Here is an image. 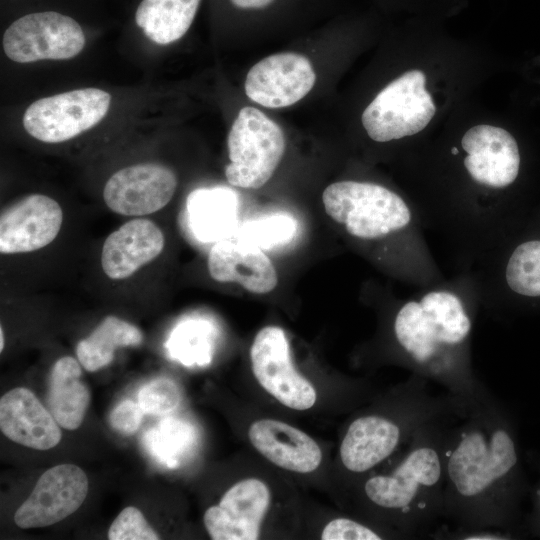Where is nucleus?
Listing matches in <instances>:
<instances>
[{
	"mask_svg": "<svg viewBox=\"0 0 540 540\" xmlns=\"http://www.w3.org/2000/svg\"><path fill=\"white\" fill-rule=\"evenodd\" d=\"M481 303L469 271L417 288L390 309L386 356L443 386L468 409L493 397L472 364V336Z\"/></svg>",
	"mask_w": 540,
	"mask_h": 540,
	"instance_id": "f257e3e1",
	"label": "nucleus"
},
{
	"mask_svg": "<svg viewBox=\"0 0 540 540\" xmlns=\"http://www.w3.org/2000/svg\"><path fill=\"white\" fill-rule=\"evenodd\" d=\"M446 417L423 427L381 471L354 486L365 519L395 538H428L443 518L444 454L451 425Z\"/></svg>",
	"mask_w": 540,
	"mask_h": 540,
	"instance_id": "7ed1b4c3",
	"label": "nucleus"
},
{
	"mask_svg": "<svg viewBox=\"0 0 540 540\" xmlns=\"http://www.w3.org/2000/svg\"><path fill=\"white\" fill-rule=\"evenodd\" d=\"M177 187L175 173L158 164L122 168L106 182L103 198L113 212L125 216L152 214L172 199Z\"/></svg>",
	"mask_w": 540,
	"mask_h": 540,
	"instance_id": "4468645a",
	"label": "nucleus"
},
{
	"mask_svg": "<svg viewBox=\"0 0 540 540\" xmlns=\"http://www.w3.org/2000/svg\"><path fill=\"white\" fill-rule=\"evenodd\" d=\"M165 239L151 220L134 219L112 232L101 251V266L112 280L126 279L162 252Z\"/></svg>",
	"mask_w": 540,
	"mask_h": 540,
	"instance_id": "6ab92c4d",
	"label": "nucleus"
},
{
	"mask_svg": "<svg viewBox=\"0 0 540 540\" xmlns=\"http://www.w3.org/2000/svg\"><path fill=\"white\" fill-rule=\"evenodd\" d=\"M81 374L79 363L70 356L58 359L50 374L49 411L60 427L67 430L81 425L90 402V392L81 381Z\"/></svg>",
	"mask_w": 540,
	"mask_h": 540,
	"instance_id": "aec40b11",
	"label": "nucleus"
},
{
	"mask_svg": "<svg viewBox=\"0 0 540 540\" xmlns=\"http://www.w3.org/2000/svg\"><path fill=\"white\" fill-rule=\"evenodd\" d=\"M85 42L79 22L56 10L24 14L3 34L6 56L18 63L70 59L82 51Z\"/></svg>",
	"mask_w": 540,
	"mask_h": 540,
	"instance_id": "6e6552de",
	"label": "nucleus"
},
{
	"mask_svg": "<svg viewBox=\"0 0 540 540\" xmlns=\"http://www.w3.org/2000/svg\"><path fill=\"white\" fill-rule=\"evenodd\" d=\"M159 538L142 512L133 506L124 508L112 522L108 531L110 540H157Z\"/></svg>",
	"mask_w": 540,
	"mask_h": 540,
	"instance_id": "c85d7f7f",
	"label": "nucleus"
},
{
	"mask_svg": "<svg viewBox=\"0 0 540 540\" xmlns=\"http://www.w3.org/2000/svg\"><path fill=\"white\" fill-rule=\"evenodd\" d=\"M253 448L281 469L307 474L321 464L323 454L317 442L304 431L280 420L262 418L247 430Z\"/></svg>",
	"mask_w": 540,
	"mask_h": 540,
	"instance_id": "dca6fc26",
	"label": "nucleus"
},
{
	"mask_svg": "<svg viewBox=\"0 0 540 540\" xmlns=\"http://www.w3.org/2000/svg\"><path fill=\"white\" fill-rule=\"evenodd\" d=\"M429 382L411 374L378 404L350 421L339 445V460L354 483L396 456L429 423L470 412L448 392L433 394Z\"/></svg>",
	"mask_w": 540,
	"mask_h": 540,
	"instance_id": "39448f33",
	"label": "nucleus"
},
{
	"mask_svg": "<svg viewBox=\"0 0 540 540\" xmlns=\"http://www.w3.org/2000/svg\"><path fill=\"white\" fill-rule=\"evenodd\" d=\"M211 326L203 320H187L173 330L166 347L173 359L186 366L206 365L211 360Z\"/></svg>",
	"mask_w": 540,
	"mask_h": 540,
	"instance_id": "b1692460",
	"label": "nucleus"
},
{
	"mask_svg": "<svg viewBox=\"0 0 540 540\" xmlns=\"http://www.w3.org/2000/svg\"><path fill=\"white\" fill-rule=\"evenodd\" d=\"M189 426L172 418L162 420L157 427L147 431L143 443L147 451L160 463L172 468L192 441Z\"/></svg>",
	"mask_w": 540,
	"mask_h": 540,
	"instance_id": "393cba45",
	"label": "nucleus"
},
{
	"mask_svg": "<svg viewBox=\"0 0 540 540\" xmlns=\"http://www.w3.org/2000/svg\"><path fill=\"white\" fill-rule=\"evenodd\" d=\"M327 215L364 245H377L397 278L421 288L445 279L412 202L378 183L344 180L322 194Z\"/></svg>",
	"mask_w": 540,
	"mask_h": 540,
	"instance_id": "20e7f679",
	"label": "nucleus"
},
{
	"mask_svg": "<svg viewBox=\"0 0 540 540\" xmlns=\"http://www.w3.org/2000/svg\"><path fill=\"white\" fill-rule=\"evenodd\" d=\"M250 361L258 383L283 406L304 411L315 405L316 390L295 369L282 328L266 326L256 334L250 348Z\"/></svg>",
	"mask_w": 540,
	"mask_h": 540,
	"instance_id": "9d476101",
	"label": "nucleus"
},
{
	"mask_svg": "<svg viewBox=\"0 0 540 540\" xmlns=\"http://www.w3.org/2000/svg\"><path fill=\"white\" fill-rule=\"evenodd\" d=\"M88 488V478L80 467L56 465L40 476L30 496L17 509L14 522L23 529L53 525L83 504Z\"/></svg>",
	"mask_w": 540,
	"mask_h": 540,
	"instance_id": "f8f14e48",
	"label": "nucleus"
},
{
	"mask_svg": "<svg viewBox=\"0 0 540 540\" xmlns=\"http://www.w3.org/2000/svg\"><path fill=\"white\" fill-rule=\"evenodd\" d=\"M207 266L215 281L238 283L256 294L269 293L278 283L276 269L262 249L238 238L217 241L210 249Z\"/></svg>",
	"mask_w": 540,
	"mask_h": 540,
	"instance_id": "f3484780",
	"label": "nucleus"
},
{
	"mask_svg": "<svg viewBox=\"0 0 540 540\" xmlns=\"http://www.w3.org/2000/svg\"><path fill=\"white\" fill-rule=\"evenodd\" d=\"M4 348V333L3 328L0 327V351H2Z\"/></svg>",
	"mask_w": 540,
	"mask_h": 540,
	"instance_id": "473e14b6",
	"label": "nucleus"
},
{
	"mask_svg": "<svg viewBox=\"0 0 540 540\" xmlns=\"http://www.w3.org/2000/svg\"><path fill=\"white\" fill-rule=\"evenodd\" d=\"M316 74L308 58L285 52L257 62L247 73L245 93L267 108H283L304 98L313 88Z\"/></svg>",
	"mask_w": 540,
	"mask_h": 540,
	"instance_id": "ddd939ff",
	"label": "nucleus"
},
{
	"mask_svg": "<svg viewBox=\"0 0 540 540\" xmlns=\"http://www.w3.org/2000/svg\"><path fill=\"white\" fill-rule=\"evenodd\" d=\"M296 232V220L281 213L247 222L241 227L237 238L261 249H270L289 243Z\"/></svg>",
	"mask_w": 540,
	"mask_h": 540,
	"instance_id": "a878e982",
	"label": "nucleus"
},
{
	"mask_svg": "<svg viewBox=\"0 0 540 540\" xmlns=\"http://www.w3.org/2000/svg\"><path fill=\"white\" fill-rule=\"evenodd\" d=\"M426 76L410 70L390 82L363 111L368 136L385 143L415 135L432 120L436 107L425 89Z\"/></svg>",
	"mask_w": 540,
	"mask_h": 540,
	"instance_id": "0eeeda50",
	"label": "nucleus"
},
{
	"mask_svg": "<svg viewBox=\"0 0 540 540\" xmlns=\"http://www.w3.org/2000/svg\"><path fill=\"white\" fill-rule=\"evenodd\" d=\"M144 411L138 403L124 400L109 415V424L117 432L124 435L135 433L140 427Z\"/></svg>",
	"mask_w": 540,
	"mask_h": 540,
	"instance_id": "7c9ffc66",
	"label": "nucleus"
},
{
	"mask_svg": "<svg viewBox=\"0 0 540 540\" xmlns=\"http://www.w3.org/2000/svg\"><path fill=\"white\" fill-rule=\"evenodd\" d=\"M60 425L38 400L23 387L14 388L0 399V429L11 441L36 450H48L61 440Z\"/></svg>",
	"mask_w": 540,
	"mask_h": 540,
	"instance_id": "a211bd4d",
	"label": "nucleus"
},
{
	"mask_svg": "<svg viewBox=\"0 0 540 540\" xmlns=\"http://www.w3.org/2000/svg\"><path fill=\"white\" fill-rule=\"evenodd\" d=\"M63 212L53 198L32 194L2 211L0 252L27 253L50 244L58 235Z\"/></svg>",
	"mask_w": 540,
	"mask_h": 540,
	"instance_id": "2eb2a0df",
	"label": "nucleus"
},
{
	"mask_svg": "<svg viewBox=\"0 0 540 540\" xmlns=\"http://www.w3.org/2000/svg\"><path fill=\"white\" fill-rule=\"evenodd\" d=\"M537 506H538V509H539V512H540V489L537 492Z\"/></svg>",
	"mask_w": 540,
	"mask_h": 540,
	"instance_id": "72a5a7b5",
	"label": "nucleus"
},
{
	"mask_svg": "<svg viewBox=\"0 0 540 540\" xmlns=\"http://www.w3.org/2000/svg\"><path fill=\"white\" fill-rule=\"evenodd\" d=\"M180 402L178 386L168 378H158L144 385L138 393V404L146 414L163 415Z\"/></svg>",
	"mask_w": 540,
	"mask_h": 540,
	"instance_id": "bb28decb",
	"label": "nucleus"
},
{
	"mask_svg": "<svg viewBox=\"0 0 540 540\" xmlns=\"http://www.w3.org/2000/svg\"><path fill=\"white\" fill-rule=\"evenodd\" d=\"M237 209V194L226 187L196 189L187 198L189 225L206 242L225 239L236 222Z\"/></svg>",
	"mask_w": 540,
	"mask_h": 540,
	"instance_id": "412c9836",
	"label": "nucleus"
},
{
	"mask_svg": "<svg viewBox=\"0 0 540 540\" xmlns=\"http://www.w3.org/2000/svg\"><path fill=\"white\" fill-rule=\"evenodd\" d=\"M387 536L394 537L390 532L377 525L350 517L331 519L320 534V538L323 540H380L387 538Z\"/></svg>",
	"mask_w": 540,
	"mask_h": 540,
	"instance_id": "cd10ccee",
	"label": "nucleus"
},
{
	"mask_svg": "<svg viewBox=\"0 0 540 540\" xmlns=\"http://www.w3.org/2000/svg\"><path fill=\"white\" fill-rule=\"evenodd\" d=\"M110 102V94L97 88L41 98L26 109L23 126L42 142H64L97 125L107 114Z\"/></svg>",
	"mask_w": 540,
	"mask_h": 540,
	"instance_id": "1a4fd4ad",
	"label": "nucleus"
},
{
	"mask_svg": "<svg viewBox=\"0 0 540 540\" xmlns=\"http://www.w3.org/2000/svg\"><path fill=\"white\" fill-rule=\"evenodd\" d=\"M519 483L514 431L493 396L449 429L444 454L443 519L460 528L510 530Z\"/></svg>",
	"mask_w": 540,
	"mask_h": 540,
	"instance_id": "f03ea898",
	"label": "nucleus"
},
{
	"mask_svg": "<svg viewBox=\"0 0 540 540\" xmlns=\"http://www.w3.org/2000/svg\"><path fill=\"white\" fill-rule=\"evenodd\" d=\"M142 340V332L135 325L107 316L77 344L76 355L87 371H97L111 363L118 347L137 346Z\"/></svg>",
	"mask_w": 540,
	"mask_h": 540,
	"instance_id": "5701e85b",
	"label": "nucleus"
},
{
	"mask_svg": "<svg viewBox=\"0 0 540 540\" xmlns=\"http://www.w3.org/2000/svg\"><path fill=\"white\" fill-rule=\"evenodd\" d=\"M272 505L273 493L265 481L244 478L204 512L203 523L213 540L259 539Z\"/></svg>",
	"mask_w": 540,
	"mask_h": 540,
	"instance_id": "9b49d317",
	"label": "nucleus"
},
{
	"mask_svg": "<svg viewBox=\"0 0 540 540\" xmlns=\"http://www.w3.org/2000/svg\"><path fill=\"white\" fill-rule=\"evenodd\" d=\"M232 4L242 9H260L268 6L273 0H230Z\"/></svg>",
	"mask_w": 540,
	"mask_h": 540,
	"instance_id": "2f4dec72",
	"label": "nucleus"
},
{
	"mask_svg": "<svg viewBox=\"0 0 540 540\" xmlns=\"http://www.w3.org/2000/svg\"><path fill=\"white\" fill-rule=\"evenodd\" d=\"M201 0H140L134 21L159 45L177 41L190 28Z\"/></svg>",
	"mask_w": 540,
	"mask_h": 540,
	"instance_id": "4be33fe9",
	"label": "nucleus"
},
{
	"mask_svg": "<svg viewBox=\"0 0 540 540\" xmlns=\"http://www.w3.org/2000/svg\"><path fill=\"white\" fill-rule=\"evenodd\" d=\"M227 181L236 187L258 189L273 176L285 152L280 126L254 107L240 109L228 133Z\"/></svg>",
	"mask_w": 540,
	"mask_h": 540,
	"instance_id": "423d86ee",
	"label": "nucleus"
},
{
	"mask_svg": "<svg viewBox=\"0 0 540 540\" xmlns=\"http://www.w3.org/2000/svg\"><path fill=\"white\" fill-rule=\"evenodd\" d=\"M436 540H509L510 530L499 528H460L447 524L438 525L429 537Z\"/></svg>",
	"mask_w": 540,
	"mask_h": 540,
	"instance_id": "c756f323",
	"label": "nucleus"
}]
</instances>
